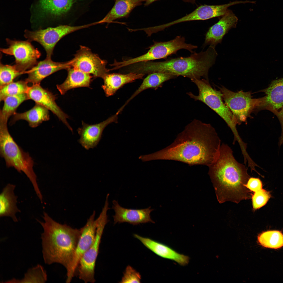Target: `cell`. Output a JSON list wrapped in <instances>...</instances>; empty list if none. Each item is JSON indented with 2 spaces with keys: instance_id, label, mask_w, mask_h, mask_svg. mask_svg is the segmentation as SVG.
I'll return each mask as SVG.
<instances>
[{
  "instance_id": "1",
  "label": "cell",
  "mask_w": 283,
  "mask_h": 283,
  "mask_svg": "<svg viewBox=\"0 0 283 283\" xmlns=\"http://www.w3.org/2000/svg\"><path fill=\"white\" fill-rule=\"evenodd\" d=\"M221 144L218 134L210 124L195 119L185 127L170 145L155 153L141 155L140 159L143 162L171 160L191 166H208Z\"/></svg>"
},
{
  "instance_id": "2",
  "label": "cell",
  "mask_w": 283,
  "mask_h": 283,
  "mask_svg": "<svg viewBox=\"0 0 283 283\" xmlns=\"http://www.w3.org/2000/svg\"><path fill=\"white\" fill-rule=\"evenodd\" d=\"M208 167V174L220 203L227 201L238 203L251 198L252 194L245 186L251 177L247 168L236 159L228 145L221 144Z\"/></svg>"
},
{
  "instance_id": "3",
  "label": "cell",
  "mask_w": 283,
  "mask_h": 283,
  "mask_svg": "<svg viewBox=\"0 0 283 283\" xmlns=\"http://www.w3.org/2000/svg\"><path fill=\"white\" fill-rule=\"evenodd\" d=\"M44 221L38 220L43 232L41 235L42 251L45 262L48 264L58 263L69 270L80 236V228H73L53 220L46 212Z\"/></svg>"
},
{
  "instance_id": "4",
  "label": "cell",
  "mask_w": 283,
  "mask_h": 283,
  "mask_svg": "<svg viewBox=\"0 0 283 283\" xmlns=\"http://www.w3.org/2000/svg\"><path fill=\"white\" fill-rule=\"evenodd\" d=\"M217 55L215 47L210 46L206 51L193 52L187 57L170 58L161 62L138 63L135 64L134 70L137 73L144 75L162 72L191 80L203 77L209 80V70L214 63Z\"/></svg>"
},
{
  "instance_id": "5",
  "label": "cell",
  "mask_w": 283,
  "mask_h": 283,
  "mask_svg": "<svg viewBox=\"0 0 283 283\" xmlns=\"http://www.w3.org/2000/svg\"><path fill=\"white\" fill-rule=\"evenodd\" d=\"M8 121L0 119V155L8 167H13L24 172L30 180L36 193L40 192L33 168L34 161L29 154L24 151L10 134Z\"/></svg>"
},
{
  "instance_id": "6",
  "label": "cell",
  "mask_w": 283,
  "mask_h": 283,
  "mask_svg": "<svg viewBox=\"0 0 283 283\" xmlns=\"http://www.w3.org/2000/svg\"><path fill=\"white\" fill-rule=\"evenodd\" d=\"M191 80L197 86L198 94L197 95L189 92L187 94L195 101L203 102L214 111L231 129L234 135V140L239 139L241 138L236 128V121L229 108L223 102L220 91L213 88L209 80L204 78L194 79Z\"/></svg>"
},
{
  "instance_id": "7",
  "label": "cell",
  "mask_w": 283,
  "mask_h": 283,
  "mask_svg": "<svg viewBox=\"0 0 283 283\" xmlns=\"http://www.w3.org/2000/svg\"><path fill=\"white\" fill-rule=\"evenodd\" d=\"M108 208L103 207L97 218V225L94 241L90 247L81 258L76 270L75 275L85 283H94L96 262L104 228L109 221L107 213Z\"/></svg>"
},
{
  "instance_id": "8",
  "label": "cell",
  "mask_w": 283,
  "mask_h": 283,
  "mask_svg": "<svg viewBox=\"0 0 283 283\" xmlns=\"http://www.w3.org/2000/svg\"><path fill=\"white\" fill-rule=\"evenodd\" d=\"M197 47V46L186 43L184 37L178 36L169 41L155 42L145 54L134 58L117 62L116 64L117 68L120 69L140 62L165 58L171 55L176 54L181 49L186 50L192 53L193 52V50Z\"/></svg>"
},
{
  "instance_id": "9",
  "label": "cell",
  "mask_w": 283,
  "mask_h": 283,
  "mask_svg": "<svg viewBox=\"0 0 283 283\" xmlns=\"http://www.w3.org/2000/svg\"><path fill=\"white\" fill-rule=\"evenodd\" d=\"M222 98L236 121L237 124L247 122L258 105V99L252 98L250 91H232L222 86L219 87Z\"/></svg>"
},
{
  "instance_id": "10",
  "label": "cell",
  "mask_w": 283,
  "mask_h": 283,
  "mask_svg": "<svg viewBox=\"0 0 283 283\" xmlns=\"http://www.w3.org/2000/svg\"><path fill=\"white\" fill-rule=\"evenodd\" d=\"M96 24L94 22L78 26L61 25L34 31L26 30L24 36L30 42L35 41L39 43L46 52V57L51 58L56 45L63 37L78 30Z\"/></svg>"
},
{
  "instance_id": "11",
  "label": "cell",
  "mask_w": 283,
  "mask_h": 283,
  "mask_svg": "<svg viewBox=\"0 0 283 283\" xmlns=\"http://www.w3.org/2000/svg\"><path fill=\"white\" fill-rule=\"evenodd\" d=\"M8 45L6 48H1V51L5 54L13 56L15 58V65L17 68L25 73L35 66L41 53L32 45L30 41L12 40L7 39Z\"/></svg>"
},
{
  "instance_id": "12",
  "label": "cell",
  "mask_w": 283,
  "mask_h": 283,
  "mask_svg": "<svg viewBox=\"0 0 283 283\" xmlns=\"http://www.w3.org/2000/svg\"><path fill=\"white\" fill-rule=\"evenodd\" d=\"M69 61L70 67L90 74L94 78L103 79L110 71L106 67L107 61L101 59L85 46H80L73 58Z\"/></svg>"
},
{
  "instance_id": "13",
  "label": "cell",
  "mask_w": 283,
  "mask_h": 283,
  "mask_svg": "<svg viewBox=\"0 0 283 283\" xmlns=\"http://www.w3.org/2000/svg\"><path fill=\"white\" fill-rule=\"evenodd\" d=\"M95 212L88 219L85 225L80 228L81 233L75 251L70 268L67 272L66 283H69L75 275L79 261L83 255L93 244L95 238L97 225V219H95Z\"/></svg>"
},
{
  "instance_id": "14",
  "label": "cell",
  "mask_w": 283,
  "mask_h": 283,
  "mask_svg": "<svg viewBox=\"0 0 283 283\" xmlns=\"http://www.w3.org/2000/svg\"><path fill=\"white\" fill-rule=\"evenodd\" d=\"M27 94L29 99L50 111L73 132L67 120L68 116L57 105L55 101L56 97L52 92L43 88L40 84H35L29 86Z\"/></svg>"
},
{
  "instance_id": "15",
  "label": "cell",
  "mask_w": 283,
  "mask_h": 283,
  "mask_svg": "<svg viewBox=\"0 0 283 283\" xmlns=\"http://www.w3.org/2000/svg\"><path fill=\"white\" fill-rule=\"evenodd\" d=\"M118 115L116 113L106 120L95 124H89L82 121L81 126L77 130L80 137L79 143L87 150L96 147L101 139L105 128L110 123L118 122Z\"/></svg>"
},
{
  "instance_id": "16",
  "label": "cell",
  "mask_w": 283,
  "mask_h": 283,
  "mask_svg": "<svg viewBox=\"0 0 283 283\" xmlns=\"http://www.w3.org/2000/svg\"><path fill=\"white\" fill-rule=\"evenodd\" d=\"M262 91L265 95L258 98L255 111L266 109L275 114L283 107V78L273 80Z\"/></svg>"
},
{
  "instance_id": "17",
  "label": "cell",
  "mask_w": 283,
  "mask_h": 283,
  "mask_svg": "<svg viewBox=\"0 0 283 283\" xmlns=\"http://www.w3.org/2000/svg\"><path fill=\"white\" fill-rule=\"evenodd\" d=\"M112 208L115 214L113 216L114 224L127 222L133 225L148 222L154 223L150 213L153 210L150 207L142 209L125 208L121 206L116 200L113 201Z\"/></svg>"
},
{
  "instance_id": "18",
  "label": "cell",
  "mask_w": 283,
  "mask_h": 283,
  "mask_svg": "<svg viewBox=\"0 0 283 283\" xmlns=\"http://www.w3.org/2000/svg\"><path fill=\"white\" fill-rule=\"evenodd\" d=\"M238 20L232 12L228 10L217 23L209 28L205 35L204 45L215 47L221 42L223 37L230 29L236 27Z\"/></svg>"
},
{
  "instance_id": "19",
  "label": "cell",
  "mask_w": 283,
  "mask_h": 283,
  "mask_svg": "<svg viewBox=\"0 0 283 283\" xmlns=\"http://www.w3.org/2000/svg\"><path fill=\"white\" fill-rule=\"evenodd\" d=\"M70 67L69 61L64 62L53 61L51 58L46 57L43 61L38 62L30 69L25 72L28 74L25 80L28 83L32 84H40L45 78L59 70L67 69Z\"/></svg>"
},
{
  "instance_id": "20",
  "label": "cell",
  "mask_w": 283,
  "mask_h": 283,
  "mask_svg": "<svg viewBox=\"0 0 283 283\" xmlns=\"http://www.w3.org/2000/svg\"><path fill=\"white\" fill-rule=\"evenodd\" d=\"M134 236L146 248L162 258L173 261L181 266L186 265L189 262L188 256L178 253L166 244L137 234H134Z\"/></svg>"
},
{
  "instance_id": "21",
  "label": "cell",
  "mask_w": 283,
  "mask_h": 283,
  "mask_svg": "<svg viewBox=\"0 0 283 283\" xmlns=\"http://www.w3.org/2000/svg\"><path fill=\"white\" fill-rule=\"evenodd\" d=\"M144 75L134 72L126 74L108 73L102 79L104 84L102 88L106 96H111L125 85L142 79Z\"/></svg>"
},
{
  "instance_id": "22",
  "label": "cell",
  "mask_w": 283,
  "mask_h": 283,
  "mask_svg": "<svg viewBox=\"0 0 283 283\" xmlns=\"http://www.w3.org/2000/svg\"><path fill=\"white\" fill-rule=\"evenodd\" d=\"M67 77L62 84H57V89L61 95L68 90L81 87H89L93 77L91 75L72 67L67 69Z\"/></svg>"
},
{
  "instance_id": "23",
  "label": "cell",
  "mask_w": 283,
  "mask_h": 283,
  "mask_svg": "<svg viewBox=\"0 0 283 283\" xmlns=\"http://www.w3.org/2000/svg\"><path fill=\"white\" fill-rule=\"evenodd\" d=\"M15 187L8 184L3 189L0 195V217H9L17 222L16 214L20 211L17 205V197L14 193Z\"/></svg>"
},
{
  "instance_id": "24",
  "label": "cell",
  "mask_w": 283,
  "mask_h": 283,
  "mask_svg": "<svg viewBox=\"0 0 283 283\" xmlns=\"http://www.w3.org/2000/svg\"><path fill=\"white\" fill-rule=\"evenodd\" d=\"M49 111L43 106L36 103L32 108L28 111L21 113L16 112L10 124L12 125L18 120H23L27 121L31 127H36L43 122L49 119Z\"/></svg>"
},
{
  "instance_id": "25",
  "label": "cell",
  "mask_w": 283,
  "mask_h": 283,
  "mask_svg": "<svg viewBox=\"0 0 283 283\" xmlns=\"http://www.w3.org/2000/svg\"><path fill=\"white\" fill-rule=\"evenodd\" d=\"M146 0H115L114 5L107 14L98 21L99 24L110 23L119 18L128 16L132 10Z\"/></svg>"
},
{
  "instance_id": "26",
  "label": "cell",
  "mask_w": 283,
  "mask_h": 283,
  "mask_svg": "<svg viewBox=\"0 0 283 283\" xmlns=\"http://www.w3.org/2000/svg\"><path fill=\"white\" fill-rule=\"evenodd\" d=\"M177 77L171 74L165 72H155L149 74L144 79L138 88L119 108L120 110L122 111L131 100L142 92L149 89H157L161 87L165 81Z\"/></svg>"
},
{
  "instance_id": "27",
  "label": "cell",
  "mask_w": 283,
  "mask_h": 283,
  "mask_svg": "<svg viewBox=\"0 0 283 283\" xmlns=\"http://www.w3.org/2000/svg\"><path fill=\"white\" fill-rule=\"evenodd\" d=\"M76 0H40L39 6L44 13L54 17L66 14Z\"/></svg>"
},
{
  "instance_id": "28",
  "label": "cell",
  "mask_w": 283,
  "mask_h": 283,
  "mask_svg": "<svg viewBox=\"0 0 283 283\" xmlns=\"http://www.w3.org/2000/svg\"><path fill=\"white\" fill-rule=\"evenodd\" d=\"M29 99L26 93L9 96L4 100V104L0 112V119L8 121L13 115L18 106L24 101Z\"/></svg>"
},
{
  "instance_id": "29",
  "label": "cell",
  "mask_w": 283,
  "mask_h": 283,
  "mask_svg": "<svg viewBox=\"0 0 283 283\" xmlns=\"http://www.w3.org/2000/svg\"><path fill=\"white\" fill-rule=\"evenodd\" d=\"M258 240L259 244L265 248L279 249L283 247V233L279 230L267 231L259 234Z\"/></svg>"
},
{
  "instance_id": "30",
  "label": "cell",
  "mask_w": 283,
  "mask_h": 283,
  "mask_svg": "<svg viewBox=\"0 0 283 283\" xmlns=\"http://www.w3.org/2000/svg\"><path fill=\"white\" fill-rule=\"evenodd\" d=\"M209 19L206 5H201L191 13L179 19L160 25V29L164 30L171 26L182 22L194 20H204Z\"/></svg>"
},
{
  "instance_id": "31",
  "label": "cell",
  "mask_w": 283,
  "mask_h": 283,
  "mask_svg": "<svg viewBox=\"0 0 283 283\" xmlns=\"http://www.w3.org/2000/svg\"><path fill=\"white\" fill-rule=\"evenodd\" d=\"M25 81L20 80L12 82L0 87V101H3L7 97L26 93L29 86Z\"/></svg>"
},
{
  "instance_id": "32",
  "label": "cell",
  "mask_w": 283,
  "mask_h": 283,
  "mask_svg": "<svg viewBox=\"0 0 283 283\" xmlns=\"http://www.w3.org/2000/svg\"><path fill=\"white\" fill-rule=\"evenodd\" d=\"M47 280L46 271L41 265L36 266L29 269L21 280L13 279L7 282L43 283Z\"/></svg>"
},
{
  "instance_id": "33",
  "label": "cell",
  "mask_w": 283,
  "mask_h": 283,
  "mask_svg": "<svg viewBox=\"0 0 283 283\" xmlns=\"http://www.w3.org/2000/svg\"><path fill=\"white\" fill-rule=\"evenodd\" d=\"M24 73L19 70L15 64H4L1 62L0 87L13 82L17 77Z\"/></svg>"
},
{
  "instance_id": "34",
  "label": "cell",
  "mask_w": 283,
  "mask_h": 283,
  "mask_svg": "<svg viewBox=\"0 0 283 283\" xmlns=\"http://www.w3.org/2000/svg\"><path fill=\"white\" fill-rule=\"evenodd\" d=\"M254 193L251 198L253 210H255L265 205L271 195L269 192L263 188Z\"/></svg>"
},
{
  "instance_id": "35",
  "label": "cell",
  "mask_w": 283,
  "mask_h": 283,
  "mask_svg": "<svg viewBox=\"0 0 283 283\" xmlns=\"http://www.w3.org/2000/svg\"><path fill=\"white\" fill-rule=\"evenodd\" d=\"M141 276L138 272L130 265H128L123 273L119 283H140Z\"/></svg>"
},
{
  "instance_id": "36",
  "label": "cell",
  "mask_w": 283,
  "mask_h": 283,
  "mask_svg": "<svg viewBox=\"0 0 283 283\" xmlns=\"http://www.w3.org/2000/svg\"><path fill=\"white\" fill-rule=\"evenodd\" d=\"M245 186L251 192H254L263 188L262 182L258 178L250 177Z\"/></svg>"
},
{
  "instance_id": "37",
  "label": "cell",
  "mask_w": 283,
  "mask_h": 283,
  "mask_svg": "<svg viewBox=\"0 0 283 283\" xmlns=\"http://www.w3.org/2000/svg\"><path fill=\"white\" fill-rule=\"evenodd\" d=\"M275 114L278 117L281 126V132L278 143L279 145L280 146L283 143V107L279 111Z\"/></svg>"
},
{
  "instance_id": "38",
  "label": "cell",
  "mask_w": 283,
  "mask_h": 283,
  "mask_svg": "<svg viewBox=\"0 0 283 283\" xmlns=\"http://www.w3.org/2000/svg\"><path fill=\"white\" fill-rule=\"evenodd\" d=\"M158 0H146L145 3L144 5L145 6H147L155 1Z\"/></svg>"
},
{
  "instance_id": "39",
  "label": "cell",
  "mask_w": 283,
  "mask_h": 283,
  "mask_svg": "<svg viewBox=\"0 0 283 283\" xmlns=\"http://www.w3.org/2000/svg\"><path fill=\"white\" fill-rule=\"evenodd\" d=\"M185 2H190L192 4H194L195 3V0H182Z\"/></svg>"
}]
</instances>
